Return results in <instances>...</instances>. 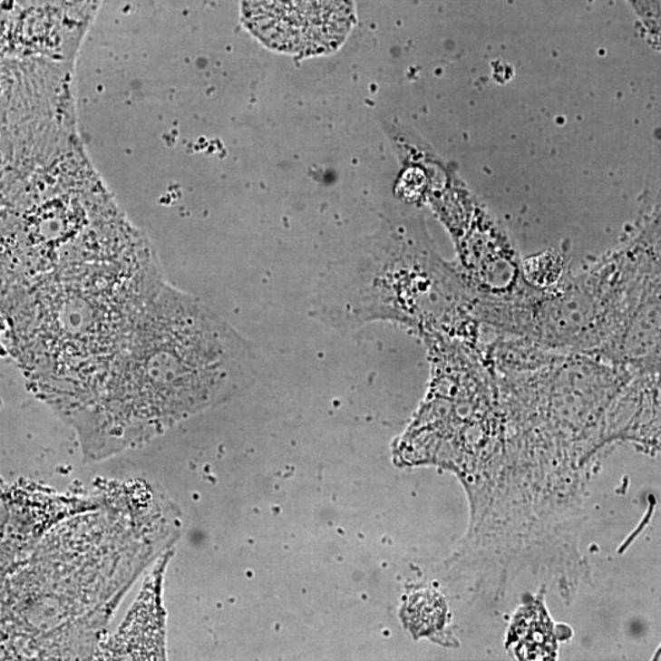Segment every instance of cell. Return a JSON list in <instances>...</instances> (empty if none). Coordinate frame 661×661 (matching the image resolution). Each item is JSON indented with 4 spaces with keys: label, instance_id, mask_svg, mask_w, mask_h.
I'll return each instance as SVG.
<instances>
[{
    "label": "cell",
    "instance_id": "cell-1",
    "mask_svg": "<svg viewBox=\"0 0 661 661\" xmlns=\"http://www.w3.org/2000/svg\"><path fill=\"white\" fill-rule=\"evenodd\" d=\"M254 364L239 332L200 299L164 283L85 407L68 422L83 460L145 445L233 400L253 381Z\"/></svg>",
    "mask_w": 661,
    "mask_h": 661
},
{
    "label": "cell",
    "instance_id": "cell-2",
    "mask_svg": "<svg viewBox=\"0 0 661 661\" xmlns=\"http://www.w3.org/2000/svg\"><path fill=\"white\" fill-rule=\"evenodd\" d=\"M164 283L143 237L118 253L54 269L44 311L40 391L63 421L92 396Z\"/></svg>",
    "mask_w": 661,
    "mask_h": 661
},
{
    "label": "cell",
    "instance_id": "cell-3",
    "mask_svg": "<svg viewBox=\"0 0 661 661\" xmlns=\"http://www.w3.org/2000/svg\"><path fill=\"white\" fill-rule=\"evenodd\" d=\"M244 26L282 53L326 54L345 41L355 23L352 0H243Z\"/></svg>",
    "mask_w": 661,
    "mask_h": 661
},
{
    "label": "cell",
    "instance_id": "cell-4",
    "mask_svg": "<svg viewBox=\"0 0 661 661\" xmlns=\"http://www.w3.org/2000/svg\"><path fill=\"white\" fill-rule=\"evenodd\" d=\"M103 500L57 494L34 482L0 481V572L8 573L34 551L49 530Z\"/></svg>",
    "mask_w": 661,
    "mask_h": 661
},
{
    "label": "cell",
    "instance_id": "cell-5",
    "mask_svg": "<svg viewBox=\"0 0 661 661\" xmlns=\"http://www.w3.org/2000/svg\"><path fill=\"white\" fill-rule=\"evenodd\" d=\"M168 552L147 577L145 589L131 608L117 635L100 653L101 659H160L164 656V617L162 599L163 571Z\"/></svg>",
    "mask_w": 661,
    "mask_h": 661
},
{
    "label": "cell",
    "instance_id": "cell-6",
    "mask_svg": "<svg viewBox=\"0 0 661 661\" xmlns=\"http://www.w3.org/2000/svg\"><path fill=\"white\" fill-rule=\"evenodd\" d=\"M513 637L520 659H550L555 654L550 622L540 617V611L530 610L527 615L517 617Z\"/></svg>",
    "mask_w": 661,
    "mask_h": 661
},
{
    "label": "cell",
    "instance_id": "cell-7",
    "mask_svg": "<svg viewBox=\"0 0 661 661\" xmlns=\"http://www.w3.org/2000/svg\"><path fill=\"white\" fill-rule=\"evenodd\" d=\"M409 627L414 633L424 635L439 628L445 617V604L433 593H422L412 597L407 604Z\"/></svg>",
    "mask_w": 661,
    "mask_h": 661
},
{
    "label": "cell",
    "instance_id": "cell-8",
    "mask_svg": "<svg viewBox=\"0 0 661 661\" xmlns=\"http://www.w3.org/2000/svg\"><path fill=\"white\" fill-rule=\"evenodd\" d=\"M524 279L539 292L555 286L562 275V260L558 254L543 253L522 264Z\"/></svg>",
    "mask_w": 661,
    "mask_h": 661
}]
</instances>
